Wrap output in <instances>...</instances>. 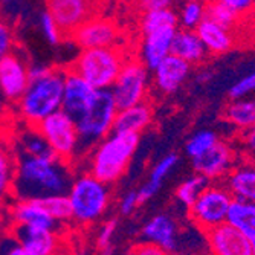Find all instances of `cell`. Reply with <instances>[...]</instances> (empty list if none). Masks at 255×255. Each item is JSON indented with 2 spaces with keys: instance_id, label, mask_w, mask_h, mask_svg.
Here are the masks:
<instances>
[{
  "instance_id": "cell-46",
  "label": "cell",
  "mask_w": 255,
  "mask_h": 255,
  "mask_svg": "<svg viewBox=\"0 0 255 255\" xmlns=\"http://www.w3.org/2000/svg\"><path fill=\"white\" fill-rule=\"evenodd\" d=\"M251 243H252V255H255V237L251 240Z\"/></svg>"
},
{
  "instance_id": "cell-34",
  "label": "cell",
  "mask_w": 255,
  "mask_h": 255,
  "mask_svg": "<svg viewBox=\"0 0 255 255\" xmlns=\"http://www.w3.org/2000/svg\"><path fill=\"white\" fill-rule=\"evenodd\" d=\"M203 18H205V0L183 2L180 11L177 12L179 26L185 29H196Z\"/></svg>"
},
{
  "instance_id": "cell-44",
  "label": "cell",
  "mask_w": 255,
  "mask_h": 255,
  "mask_svg": "<svg viewBox=\"0 0 255 255\" xmlns=\"http://www.w3.org/2000/svg\"><path fill=\"white\" fill-rule=\"evenodd\" d=\"M245 142L246 145L255 151V124L251 126L249 128H246V133H245Z\"/></svg>"
},
{
  "instance_id": "cell-21",
  "label": "cell",
  "mask_w": 255,
  "mask_h": 255,
  "mask_svg": "<svg viewBox=\"0 0 255 255\" xmlns=\"http://www.w3.org/2000/svg\"><path fill=\"white\" fill-rule=\"evenodd\" d=\"M196 32H197L199 38L202 40L203 46L206 48L208 55L226 54L233 49L236 44V37L233 34V29L225 28L206 17L196 28Z\"/></svg>"
},
{
  "instance_id": "cell-43",
  "label": "cell",
  "mask_w": 255,
  "mask_h": 255,
  "mask_svg": "<svg viewBox=\"0 0 255 255\" xmlns=\"http://www.w3.org/2000/svg\"><path fill=\"white\" fill-rule=\"evenodd\" d=\"M133 254H139V255H164V251H162L159 246H156L154 243H150V242H145L142 245L136 246L133 251Z\"/></svg>"
},
{
  "instance_id": "cell-47",
  "label": "cell",
  "mask_w": 255,
  "mask_h": 255,
  "mask_svg": "<svg viewBox=\"0 0 255 255\" xmlns=\"http://www.w3.org/2000/svg\"><path fill=\"white\" fill-rule=\"evenodd\" d=\"M180 2L183 3V2H193V0H180Z\"/></svg>"
},
{
  "instance_id": "cell-30",
  "label": "cell",
  "mask_w": 255,
  "mask_h": 255,
  "mask_svg": "<svg viewBox=\"0 0 255 255\" xmlns=\"http://www.w3.org/2000/svg\"><path fill=\"white\" fill-rule=\"evenodd\" d=\"M205 17L229 29L236 28L242 20L234 9L217 2V0H205Z\"/></svg>"
},
{
  "instance_id": "cell-5",
  "label": "cell",
  "mask_w": 255,
  "mask_h": 255,
  "mask_svg": "<svg viewBox=\"0 0 255 255\" xmlns=\"http://www.w3.org/2000/svg\"><path fill=\"white\" fill-rule=\"evenodd\" d=\"M118 106L109 89H97L84 113L75 121L78 130V151L94 148L113 130Z\"/></svg>"
},
{
  "instance_id": "cell-1",
  "label": "cell",
  "mask_w": 255,
  "mask_h": 255,
  "mask_svg": "<svg viewBox=\"0 0 255 255\" xmlns=\"http://www.w3.org/2000/svg\"><path fill=\"white\" fill-rule=\"evenodd\" d=\"M72 170L60 159L31 157L17 154L12 196L17 199H43L51 194L67 193Z\"/></svg>"
},
{
  "instance_id": "cell-20",
  "label": "cell",
  "mask_w": 255,
  "mask_h": 255,
  "mask_svg": "<svg viewBox=\"0 0 255 255\" xmlns=\"http://www.w3.org/2000/svg\"><path fill=\"white\" fill-rule=\"evenodd\" d=\"M14 225H25L32 228L55 229L58 222L48 213L40 199H17L11 206Z\"/></svg>"
},
{
  "instance_id": "cell-22",
  "label": "cell",
  "mask_w": 255,
  "mask_h": 255,
  "mask_svg": "<svg viewBox=\"0 0 255 255\" xmlns=\"http://www.w3.org/2000/svg\"><path fill=\"white\" fill-rule=\"evenodd\" d=\"M151 121H153V109L148 103L142 101L130 107L118 109L112 131L141 134L151 124Z\"/></svg>"
},
{
  "instance_id": "cell-26",
  "label": "cell",
  "mask_w": 255,
  "mask_h": 255,
  "mask_svg": "<svg viewBox=\"0 0 255 255\" xmlns=\"http://www.w3.org/2000/svg\"><path fill=\"white\" fill-rule=\"evenodd\" d=\"M226 223L233 225L249 240H252L255 237V203L242 199H233L229 205Z\"/></svg>"
},
{
  "instance_id": "cell-33",
  "label": "cell",
  "mask_w": 255,
  "mask_h": 255,
  "mask_svg": "<svg viewBox=\"0 0 255 255\" xmlns=\"http://www.w3.org/2000/svg\"><path fill=\"white\" fill-rule=\"evenodd\" d=\"M43 206L48 210V213L58 222H71L72 220V208L71 202H69L67 193H60V194H51L40 199Z\"/></svg>"
},
{
  "instance_id": "cell-19",
  "label": "cell",
  "mask_w": 255,
  "mask_h": 255,
  "mask_svg": "<svg viewBox=\"0 0 255 255\" xmlns=\"http://www.w3.org/2000/svg\"><path fill=\"white\" fill-rule=\"evenodd\" d=\"M142 239L154 243L164 254H173L179 246L177 225L168 214H157L151 217L142 228Z\"/></svg>"
},
{
  "instance_id": "cell-17",
  "label": "cell",
  "mask_w": 255,
  "mask_h": 255,
  "mask_svg": "<svg viewBox=\"0 0 255 255\" xmlns=\"http://www.w3.org/2000/svg\"><path fill=\"white\" fill-rule=\"evenodd\" d=\"M190 74L191 64L188 61L174 54H168L153 69V83L159 92L171 95L188 80Z\"/></svg>"
},
{
  "instance_id": "cell-39",
  "label": "cell",
  "mask_w": 255,
  "mask_h": 255,
  "mask_svg": "<svg viewBox=\"0 0 255 255\" xmlns=\"http://www.w3.org/2000/svg\"><path fill=\"white\" fill-rule=\"evenodd\" d=\"M252 92H255V71L246 75L245 78H242L239 83H236L229 89V98L231 100L246 98Z\"/></svg>"
},
{
  "instance_id": "cell-11",
  "label": "cell",
  "mask_w": 255,
  "mask_h": 255,
  "mask_svg": "<svg viewBox=\"0 0 255 255\" xmlns=\"http://www.w3.org/2000/svg\"><path fill=\"white\" fill-rule=\"evenodd\" d=\"M48 11L67 37L78 25L97 15L100 0H44Z\"/></svg>"
},
{
  "instance_id": "cell-27",
  "label": "cell",
  "mask_w": 255,
  "mask_h": 255,
  "mask_svg": "<svg viewBox=\"0 0 255 255\" xmlns=\"http://www.w3.org/2000/svg\"><path fill=\"white\" fill-rule=\"evenodd\" d=\"M179 162V156L171 153V154H167L165 157H162L157 164L154 165V168L151 170V174H150V180L147 183L142 185L141 190H137V197H139V202L141 203H145L147 200H150L157 191L159 188L162 187V183H164L165 177L170 174V171L176 167V164Z\"/></svg>"
},
{
  "instance_id": "cell-10",
  "label": "cell",
  "mask_w": 255,
  "mask_h": 255,
  "mask_svg": "<svg viewBox=\"0 0 255 255\" xmlns=\"http://www.w3.org/2000/svg\"><path fill=\"white\" fill-rule=\"evenodd\" d=\"M66 38H71L80 49L121 46V31L110 18L94 15L78 25Z\"/></svg>"
},
{
  "instance_id": "cell-41",
  "label": "cell",
  "mask_w": 255,
  "mask_h": 255,
  "mask_svg": "<svg viewBox=\"0 0 255 255\" xmlns=\"http://www.w3.org/2000/svg\"><path fill=\"white\" fill-rule=\"evenodd\" d=\"M141 205L137 197V191H128L120 200V213L123 216H130L136 211V208Z\"/></svg>"
},
{
  "instance_id": "cell-6",
  "label": "cell",
  "mask_w": 255,
  "mask_h": 255,
  "mask_svg": "<svg viewBox=\"0 0 255 255\" xmlns=\"http://www.w3.org/2000/svg\"><path fill=\"white\" fill-rule=\"evenodd\" d=\"M127 58L121 46L81 49L69 69L80 74L95 89H110Z\"/></svg>"
},
{
  "instance_id": "cell-14",
  "label": "cell",
  "mask_w": 255,
  "mask_h": 255,
  "mask_svg": "<svg viewBox=\"0 0 255 255\" xmlns=\"http://www.w3.org/2000/svg\"><path fill=\"white\" fill-rule=\"evenodd\" d=\"M12 237L20 243L25 255H52L61 251L60 236L55 229L14 225Z\"/></svg>"
},
{
  "instance_id": "cell-42",
  "label": "cell",
  "mask_w": 255,
  "mask_h": 255,
  "mask_svg": "<svg viewBox=\"0 0 255 255\" xmlns=\"http://www.w3.org/2000/svg\"><path fill=\"white\" fill-rule=\"evenodd\" d=\"M134 2L141 11H148L157 8H168L173 5L174 0H134Z\"/></svg>"
},
{
  "instance_id": "cell-32",
  "label": "cell",
  "mask_w": 255,
  "mask_h": 255,
  "mask_svg": "<svg viewBox=\"0 0 255 255\" xmlns=\"http://www.w3.org/2000/svg\"><path fill=\"white\" fill-rule=\"evenodd\" d=\"M210 183V180H208L205 176L196 173L194 176L188 177L187 180H183L177 190H176V197L177 200L183 205V206H191L193 202L197 199V196L205 190L206 185Z\"/></svg>"
},
{
  "instance_id": "cell-35",
  "label": "cell",
  "mask_w": 255,
  "mask_h": 255,
  "mask_svg": "<svg viewBox=\"0 0 255 255\" xmlns=\"http://www.w3.org/2000/svg\"><path fill=\"white\" fill-rule=\"evenodd\" d=\"M217 141H219V137L216 133L210 130H202L188 139L187 145H185V151H187L190 157H196L202 154L203 151H206L210 147H213Z\"/></svg>"
},
{
  "instance_id": "cell-36",
  "label": "cell",
  "mask_w": 255,
  "mask_h": 255,
  "mask_svg": "<svg viewBox=\"0 0 255 255\" xmlns=\"http://www.w3.org/2000/svg\"><path fill=\"white\" fill-rule=\"evenodd\" d=\"M40 29L46 38V41H48L49 44L52 46H57L61 43V40L66 38V35L63 34L60 25L57 23V20L48 12V11H44L41 15H40Z\"/></svg>"
},
{
  "instance_id": "cell-2",
  "label": "cell",
  "mask_w": 255,
  "mask_h": 255,
  "mask_svg": "<svg viewBox=\"0 0 255 255\" xmlns=\"http://www.w3.org/2000/svg\"><path fill=\"white\" fill-rule=\"evenodd\" d=\"M139 147V134L112 131L92 148L89 171L97 179L112 185L123 177Z\"/></svg>"
},
{
  "instance_id": "cell-12",
  "label": "cell",
  "mask_w": 255,
  "mask_h": 255,
  "mask_svg": "<svg viewBox=\"0 0 255 255\" xmlns=\"http://www.w3.org/2000/svg\"><path fill=\"white\" fill-rule=\"evenodd\" d=\"M191 159L196 173L205 176L210 182L222 180L236 165V151L229 144L217 141L213 147Z\"/></svg>"
},
{
  "instance_id": "cell-3",
  "label": "cell",
  "mask_w": 255,
  "mask_h": 255,
  "mask_svg": "<svg viewBox=\"0 0 255 255\" xmlns=\"http://www.w3.org/2000/svg\"><path fill=\"white\" fill-rule=\"evenodd\" d=\"M64 69L51 66L41 75L31 77L18 101L20 117L29 126H37L41 120L61 109Z\"/></svg>"
},
{
  "instance_id": "cell-18",
  "label": "cell",
  "mask_w": 255,
  "mask_h": 255,
  "mask_svg": "<svg viewBox=\"0 0 255 255\" xmlns=\"http://www.w3.org/2000/svg\"><path fill=\"white\" fill-rule=\"evenodd\" d=\"M176 29L177 28L174 26H168L142 34L141 48H139V60L144 63L148 71H153L168 54H171V44Z\"/></svg>"
},
{
  "instance_id": "cell-48",
  "label": "cell",
  "mask_w": 255,
  "mask_h": 255,
  "mask_svg": "<svg viewBox=\"0 0 255 255\" xmlns=\"http://www.w3.org/2000/svg\"><path fill=\"white\" fill-rule=\"evenodd\" d=\"M254 15H255V14H254Z\"/></svg>"
},
{
  "instance_id": "cell-37",
  "label": "cell",
  "mask_w": 255,
  "mask_h": 255,
  "mask_svg": "<svg viewBox=\"0 0 255 255\" xmlns=\"http://www.w3.org/2000/svg\"><path fill=\"white\" fill-rule=\"evenodd\" d=\"M117 231H118V220L117 219H110V220L103 223V226L100 228L98 237H97V246L100 251L110 252L112 242H113L115 236H117Z\"/></svg>"
},
{
  "instance_id": "cell-38",
  "label": "cell",
  "mask_w": 255,
  "mask_h": 255,
  "mask_svg": "<svg viewBox=\"0 0 255 255\" xmlns=\"http://www.w3.org/2000/svg\"><path fill=\"white\" fill-rule=\"evenodd\" d=\"M15 48L14 29L9 21L0 18V58L12 52Z\"/></svg>"
},
{
  "instance_id": "cell-9",
  "label": "cell",
  "mask_w": 255,
  "mask_h": 255,
  "mask_svg": "<svg viewBox=\"0 0 255 255\" xmlns=\"http://www.w3.org/2000/svg\"><path fill=\"white\" fill-rule=\"evenodd\" d=\"M109 90L118 109L145 101L148 94V69L139 58L128 57Z\"/></svg>"
},
{
  "instance_id": "cell-7",
  "label": "cell",
  "mask_w": 255,
  "mask_h": 255,
  "mask_svg": "<svg viewBox=\"0 0 255 255\" xmlns=\"http://www.w3.org/2000/svg\"><path fill=\"white\" fill-rule=\"evenodd\" d=\"M233 194L228 191L225 183H208L205 190L197 196L191 206H188L190 220L205 234L226 222Z\"/></svg>"
},
{
  "instance_id": "cell-8",
  "label": "cell",
  "mask_w": 255,
  "mask_h": 255,
  "mask_svg": "<svg viewBox=\"0 0 255 255\" xmlns=\"http://www.w3.org/2000/svg\"><path fill=\"white\" fill-rule=\"evenodd\" d=\"M54 150L55 156L71 164L78 154V130L75 121L61 109L35 126Z\"/></svg>"
},
{
  "instance_id": "cell-15",
  "label": "cell",
  "mask_w": 255,
  "mask_h": 255,
  "mask_svg": "<svg viewBox=\"0 0 255 255\" xmlns=\"http://www.w3.org/2000/svg\"><path fill=\"white\" fill-rule=\"evenodd\" d=\"M29 83V66L14 51L0 58V92L5 98L17 101Z\"/></svg>"
},
{
  "instance_id": "cell-23",
  "label": "cell",
  "mask_w": 255,
  "mask_h": 255,
  "mask_svg": "<svg viewBox=\"0 0 255 255\" xmlns=\"http://www.w3.org/2000/svg\"><path fill=\"white\" fill-rule=\"evenodd\" d=\"M225 187L234 199L255 203V162L234 165L225 177Z\"/></svg>"
},
{
  "instance_id": "cell-28",
  "label": "cell",
  "mask_w": 255,
  "mask_h": 255,
  "mask_svg": "<svg viewBox=\"0 0 255 255\" xmlns=\"http://www.w3.org/2000/svg\"><path fill=\"white\" fill-rule=\"evenodd\" d=\"M225 118L237 128L246 130L255 124V98L233 100L225 109Z\"/></svg>"
},
{
  "instance_id": "cell-25",
  "label": "cell",
  "mask_w": 255,
  "mask_h": 255,
  "mask_svg": "<svg viewBox=\"0 0 255 255\" xmlns=\"http://www.w3.org/2000/svg\"><path fill=\"white\" fill-rule=\"evenodd\" d=\"M17 153L31 157H44V159H58L46 141V137L40 133L35 126H26L25 130H21L17 137Z\"/></svg>"
},
{
  "instance_id": "cell-40",
  "label": "cell",
  "mask_w": 255,
  "mask_h": 255,
  "mask_svg": "<svg viewBox=\"0 0 255 255\" xmlns=\"http://www.w3.org/2000/svg\"><path fill=\"white\" fill-rule=\"evenodd\" d=\"M217 2L234 9L240 18L255 14V0H217Z\"/></svg>"
},
{
  "instance_id": "cell-16",
  "label": "cell",
  "mask_w": 255,
  "mask_h": 255,
  "mask_svg": "<svg viewBox=\"0 0 255 255\" xmlns=\"http://www.w3.org/2000/svg\"><path fill=\"white\" fill-rule=\"evenodd\" d=\"M205 236L210 251L216 255H252L251 240L226 222L206 231Z\"/></svg>"
},
{
  "instance_id": "cell-24",
  "label": "cell",
  "mask_w": 255,
  "mask_h": 255,
  "mask_svg": "<svg viewBox=\"0 0 255 255\" xmlns=\"http://www.w3.org/2000/svg\"><path fill=\"white\" fill-rule=\"evenodd\" d=\"M171 54L183 58L191 66L202 64L208 58V51L203 46L202 40L199 38L196 29H185V28L176 29L171 44Z\"/></svg>"
},
{
  "instance_id": "cell-13",
  "label": "cell",
  "mask_w": 255,
  "mask_h": 255,
  "mask_svg": "<svg viewBox=\"0 0 255 255\" xmlns=\"http://www.w3.org/2000/svg\"><path fill=\"white\" fill-rule=\"evenodd\" d=\"M95 87L87 83L80 74L72 69H64V83H63V98H61V110L66 112L74 121H77L92 98L95 95Z\"/></svg>"
},
{
  "instance_id": "cell-4",
  "label": "cell",
  "mask_w": 255,
  "mask_h": 255,
  "mask_svg": "<svg viewBox=\"0 0 255 255\" xmlns=\"http://www.w3.org/2000/svg\"><path fill=\"white\" fill-rule=\"evenodd\" d=\"M67 197L72 208V220L78 225H92L107 211L112 199L110 185L94 174L83 173L72 179Z\"/></svg>"
},
{
  "instance_id": "cell-31",
  "label": "cell",
  "mask_w": 255,
  "mask_h": 255,
  "mask_svg": "<svg viewBox=\"0 0 255 255\" xmlns=\"http://www.w3.org/2000/svg\"><path fill=\"white\" fill-rule=\"evenodd\" d=\"M15 176V157L9 150L0 145V202L12 196V185Z\"/></svg>"
},
{
  "instance_id": "cell-45",
  "label": "cell",
  "mask_w": 255,
  "mask_h": 255,
  "mask_svg": "<svg viewBox=\"0 0 255 255\" xmlns=\"http://www.w3.org/2000/svg\"><path fill=\"white\" fill-rule=\"evenodd\" d=\"M18 3H20V0H0V11L18 6Z\"/></svg>"
},
{
  "instance_id": "cell-29",
  "label": "cell",
  "mask_w": 255,
  "mask_h": 255,
  "mask_svg": "<svg viewBox=\"0 0 255 255\" xmlns=\"http://www.w3.org/2000/svg\"><path fill=\"white\" fill-rule=\"evenodd\" d=\"M168 26L179 28L177 12L171 6L142 11L141 20H139V29H141V34H147V32L162 29V28H168Z\"/></svg>"
}]
</instances>
